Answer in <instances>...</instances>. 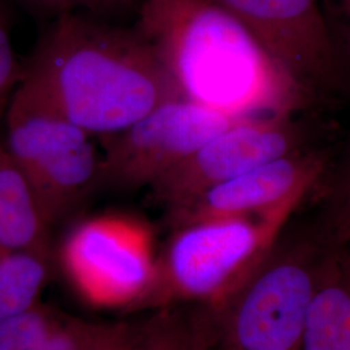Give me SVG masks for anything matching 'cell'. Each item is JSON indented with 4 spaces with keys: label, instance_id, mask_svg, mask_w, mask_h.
Instances as JSON below:
<instances>
[{
    "label": "cell",
    "instance_id": "obj_1",
    "mask_svg": "<svg viewBox=\"0 0 350 350\" xmlns=\"http://www.w3.org/2000/svg\"><path fill=\"white\" fill-rule=\"evenodd\" d=\"M18 83L90 135L117 134L160 104L182 99L138 26L111 25L81 12L52 18Z\"/></svg>",
    "mask_w": 350,
    "mask_h": 350
},
{
    "label": "cell",
    "instance_id": "obj_2",
    "mask_svg": "<svg viewBox=\"0 0 350 350\" xmlns=\"http://www.w3.org/2000/svg\"><path fill=\"white\" fill-rule=\"evenodd\" d=\"M139 30L182 99L237 118L292 116L310 94L211 0H146Z\"/></svg>",
    "mask_w": 350,
    "mask_h": 350
},
{
    "label": "cell",
    "instance_id": "obj_3",
    "mask_svg": "<svg viewBox=\"0 0 350 350\" xmlns=\"http://www.w3.org/2000/svg\"><path fill=\"white\" fill-rule=\"evenodd\" d=\"M305 195L261 214L176 226L157 262L150 302H193L219 310L269 257L279 231Z\"/></svg>",
    "mask_w": 350,
    "mask_h": 350
},
{
    "label": "cell",
    "instance_id": "obj_4",
    "mask_svg": "<svg viewBox=\"0 0 350 350\" xmlns=\"http://www.w3.org/2000/svg\"><path fill=\"white\" fill-rule=\"evenodd\" d=\"M5 146L47 225L75 212L100 185V159L90 134L18 83L5 109Z\"/></svg>",
    "mask_w": 350,
    "mask_h": 350
},
{
    "label": "cell",
    "instance_id": "obj_5",
    "mask_svg": "<svg viewBox=\"0 0 350 350\" xmlns=\"http://www.w3.org/2000/svg\"><path fill=\"white\" fill-rule=\"evenodd\" d=\"M327 253L300 245L269 257L219 310L222 350H299Z\"/></svg>",
    "mask_w": 350,
    "mask_h": 350
},
{
    "label": "cell",
    "instance_id": "obj_6",
    "mask_svg": "<svg viewBox=\"0 0 350 350\" xmlns=\"http://www.w3.org/2000/svg\"><path fill=\"white\" fill-rule=\"evenodd\" d=\"M243 120L186 99L160 104L109 135L100 159V185L127 191L152 186L208 140Z\"/></svg>",
    "mask_w": 350,
    "mask_h": 350
},
{
    "label": "cell",
    "instance_id": "obj_7",
    "mask_svg": "<svg viewBox=\"0 0 350 350\" xmlns=\"http://www.w3.org/2000/svg\"><path fill=\"white\" fill-rule=\"evenodd\" d=\"M63 262L88 300L100 305L150 301L157 262L150 232L137 221L101 215L75 226L65 239Z\"/></svg>",
    "mask_w": 350,
    "mask_h": 350
},
{
    "label": "cell",
    "instance_id": "obj_8",
    "mask_svg": "<svg viewBox=\"0 0 350 350\" xmlns=\"http://www.w3.org/2000/svg\"><path fill=\"white\" fill-rule=\"evenodd\" d=\"M309 94L336 86L340 60L318 0H211Z\"/></svg>",
    "mask_w": 350,
    "mask_h": 350
},
{
    "label": "cell",
    "instance_id": "obj_9",
    "mask_svg": "<svg viewBox=\"0 0 350 350\" xmlns=\"http://www.w3.org/2000/svg\"><path fill=\"white\" fill-rule=\"evenodd\" d=\"M304 133L292 116L245 118L208 140L150 187L169 208L263 163L304 150Z\"/></svg>",
    "mask_w": 350,
    "mask_h": 350
},
{
    "label": "cell",
    "instance_id": "obj_10",
    "mask_svg": "<svg viewBox=\"0 0 350 350\" xmlns=\"http://www.w3.org/2000/svg\"><path fill=\"white\" fill-rule=\"evenodd\" d=\"M327 159L318 150H297L252 169L170 208L176 226L202 219L254 215L271 211L308 191L325 174Z\"/></svg>",
    "mask_w": 350,
    "mask_h": 350
},
{
    "label": "cell",
    "instance_id": "obj_11",
    "mask_svg": "<svg viewBox=\"0 0 350 350\" xmlns=\"http://www.w3.org/2000/svg\"><path fill=\"white\" fill-rule=\"evenodd\" d=\"M299 350H350V253L329 250Z\"/></svg>",
    "mask_w": 350,
    "mask_h": 350
},
{
    "label": "cell",
    "instance_id": "obj_12",
    "mask_svg": "<svg viewBox=\"0 0 350 350\" xmlns=\"http://www.w3.org/2000/svg\"><path fill=\"white\" fill-rule=\"evenodd\" d=\"M49 228L24 175L0 139V244L51 256Z\"/></svg>",
    "mask_w": 350,
    "mask_h": 350
},
{
    "label": "cell",
    "instance_id": "obj_13",
    "mask_svg": "<svg viewBox=\"0 0 350 350\" xmlns=\"http://www.w3.org/2000/svg\"><path fill=\"white\" fill-rule=\"evenodd\" d=\"M218 345L212 309L163 306L138 327L130 350H213Z\"/></svg>",
    "mask_w": 350,
    "mask_h": 350
},
{
    "label": "cell",
    "instance_id": "obj_14",
    "mask_svg": "<svg viewBox=\"0 0 350 350\" xmlns=\"http://www.w3.org/2000/svg\"><path fill=\"white\" fill-rule=\"evenodd\" d=\"M49 275L50 254L0 244V321L37 305Z\"/></svg>",
    "mask_w": 350,
    "mask_h": 350
},
{
    "label": "cell",
    "instance_id": "obj_15",
    "mask_svg": "<svg viewBox=\"0 0 350 350\" xmlns=\"http://www.w3.org/2000/svg\"><path fill=\"white\" fill-rule=\"evenodd\" d=\"M60 321L39 305L0 321V350H43Z\"/></svg>",
    "mask_w": 350,
    "mask_h": 350
},
{
    "label": "cell",
    "instance_id": "obj_16",
    "mask_svg": "<svg viewBox=\"0 0 350 350\" xmlns=\"http://www.w3.org/2000/svg\"><path fill=\"white\" fill-rule=\"evenodd\" d=\"M327 228L332 248H350V157L336 178L331 192Z\"/></svg>",
    "mask_w": 350,
    "mask_h": 350
},
{
    "label": "cell",
    "instance_id": "obj_17",
    "mask_svg": "<svg viewBox=\"0 0 350 350\" xmlns=\"http://www.w3.org/2000/svg\"><path fill=\"white\" fill-rule=\"evenodd\" d=\"M29 12L55 18L65 13L109 11L129 4L131 0H13Z\"/></svg>",
    "mask_w": 350,
    "mask_h": 350
},
{
    "label": "cell",
    "instance_id": "obj_18",
    "mask_svg": "<svg viewBox=\"0 0 350 350\" xmlns=\"http://www.w3.org/2000/svg\"><path fill=\"white\" fill-rule=\"evenodd\" d=\"M21 68L17 66L11 43L10 21L0 0V120L7 109L13 91L18 85Z\"/></svg>",
    "mask_w": 350,
    "mask_h": 350
},
{
    "label": "cell",
    "instance_id": "obj_19",
    "mask_svg": "<svg viewBox=\"0 0 350 350\" xmlns=\"http://www.w3.org/2000/svg\"><path fill=\"white\" fill-rule=\"evenodd\" d=\"M138 327L130 323L103 325L99 335L88 350H130Z\"/></svg>",
    "mask_w": 350,
    "mask_h": 350
},
{
    "label": "cell",
    "instance_id": "obj_20",
    "mask_svg": "<svg viewBox=\"0 0 350 350\" xmlns=\"http://www.w3.org/2000/svg\"><path fill=\"white\" fill-rule=\"evenodd\" d=\"M323 12L335 44L341 42L350 56V0H325Z\"/></svg>",
    "mask_w": 350,
    "mask_h": 350
}]
</instances>
